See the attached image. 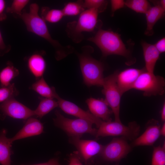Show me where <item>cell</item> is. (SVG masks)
Masks as SVG:
<instances>
[{"instance_id": "obj_36", "label": "cell", "mask_w": 165, "mask_h": 165, "mask_svg": "<svg viewBox=\"0 0 165 165\" xmlns=\"http://www.w3.org/2000/svg\"><path fill=\"white\" fill-rule=\"evenodd\" d=\"M30 165H61V164L59 163L57 159L53 158L46 163Z\"/></svg>"}, {"instance_id": "obj_17", "label": "cell", "mask_w": 165, "mask_h": 165, "mask_svg": "<svg viewBox=\"0 0 165 165\" xmlns=\"http://www.w3.org/2000/svg\"><path fill=\"white\" fill-rule=\"evenodd\" d=\"M145 63V69L148 72L154 73L156 64L159 59L160 53L154 45L143 41L141 42Z\"/></svg>"}, {"instance_id": "obj_1", "label": "cell", "mask_w": 165, "mask_h": 165, "mask_svg": "<svg viewBox=\"0 0 165 165\" xmlns=\"http://www.w3.org/2000/svg\"><path fill=\"white\" fill-rule=\"evenodd\" d=\"M39 9L37 3H32L30 5L28 12L24 11L18 16L25 24L28 31L43 38L52 46L55 50L56 58L58 61L61 60L72 53L74 48L70 45L63 46L52 37L46 22L39 15Z\"/></svg>"}, {"instance_id": "obj_2", "label": "cell", "mask_w": 165, "mask_h": 165, "mask_svg": "<svg viewBox=\"0 0 165 165\" xmlns=\"http://www.w3.org/2000/svg\"><path fill=\"white\" fill-rule=\"evenodd\" d=\"M82 51V53L77 55L84 83L89 87L102 86L104 79L102 63L90 56L94 51L91 46H84Z\"/></svg>"}, {"instance_id": "obj_13", "label": "cell", "mask_w": 165, "mask_h": 165, "mask_svg": "<svg viewBox=\"0 0 165 165\" xmlns=\"http://www.w3.org/2000/svg\"><path fill=\"white\" fill-rule=\"evenodd\" d=\"M130 68L125 69L119 72H117L116 82L122 94L132 89L134 84L140 75L145 70Z\"/></svg>"}, {"instance_id": "obj_23", "label": "cell", "mask_w": 165, "mask_h": 165, "mask_svg": "<svg viewBox=\"0 0 165 165\" xmlns=\"http://www.w3.org/2000/svg\"><path fill=\"white\" fill-rule=\"evenodd\" d=\"M19 74V70L11 63H8L0 72V83L1 86L6 87L9 86L11 81Z\"/></svg>"}, {"instance_id": "obj_40", "label": "cell", "mask_w": 165, "mask_h": 165, "mask_svg": "<svg viewBox=\"0 0 165 165\" xmlns=\"http://www.w3.org/2000/svg\"><path fill=\"white\" fill-rule=\"evenodd\" d=\"M116 165H119L117 164H116Z\"/></svg>"}, {"instance_id": "obj_16", "label": "cell", "mask_w": 165, "mask_h": 165, "mask_svg": "<svg viewBox=\"0 0 165 165\" xmlns=\"http://www.w3.org/2000/svg\"><path fill=\"white\" fill-rule=\"evenodd\" d=\"M43 131L42 124L38 119L31 117L27 119L23 128L10 140L13 143L17 140L39 135Z\"/></svg>"}, {"instance_id": "obj_25", "label": "cell", "mask_w": 165, "mask_h": 165, "mask_svg": "<svg viewBox=\"0 0 165 165\" xmlns=\"http://www.w3.org/2000/svg\"><path fill=\"white\" fill-rule=\"evenodd\" d=\"M125 5L137 13L145 14L151 7L146 0H128L125 1Z\"/></svg>"}, {"instance_id": "obj_10", "label": "cell", "mask_w": 165, "mask_h": 165, "mask_svg": "<svg viewBox=\"0 0 165 165\" xmlns=\"http://www.w3.org/2000/svg\"><path fill=\"white\" fill-rule=\"evenodd\" d=\"M69 142L77 149L81 160L87 165L94 156L100 153L103 147L95 141L81 139L80 137H71Z\"/></svg>"}, {"instance_id": "obj_37", "label": "cell", "mask_w": 165, "mask_h": 165, "mask_svg": "<svg viewBox=\"0 0 165 165\" xmlns=\"http://www.w3.org/2000/svg\"><path fill=\"white\" fill-rule=\"evenodd\" d=\"M161 119L162 121H164L165 120V104H163L161 110Z\"/></svg>"}, {"instance_id": "obj_12", "label": "cell", "mask_w": 165, "mask_h": 165, "mask_svg": "<svg viewBox=\"0 0 165 165\" xmlns=\"http://www.w3.org/2000/svg\"><path fill=\"white\" fill-rule=\"evenodd\" d=\"M56 99L58 107L65 113L76 117L78 118L88 121L95 124L98 128L103 121L93 115L90 112L86 111L75 104L61 98L58 96Z\"/></svg>"}, {"instance_id": "obj_29", "label": "cell", "mask_w": 165, "mask_h": 165, "mask_svg": "<svg viewBox=\"0 0 165 165\" xmlns=\"http://www.w3.org/2000/svg\"><path fill=\"white\" fill-rule=\"evenodd\" d=\"M108 1L104 0H85L82 1L83 8L97 9L99 13L104 11L106 9Z\"/></svg>"}, {"instance_id": "obj_9", "label": "cell", "mask_w": 165, "mask_h": 165, "mask_svg": "<svg viewBox=\"0 0 165 165\" xmlns=\"http://www.w3.org/2000/svg\"><path fill=\"white\" fill-rule=\"evenodd\" d=\"M131 149L124 138H114L109 143L103 146L100 154L105 161L117 162L126 156Z\"/></svg>"}, {"instance_id": "obj_21", "label": "cell", "mask_w": 165, "mask_h": 165, "mask_svg": "<svg viewBox=\"0 0 165 165\" xmlns=\"http://www.w3.org/2000/svg\"><path fill=\"white\" fill-rule=\"evenodd\" d=\"M30 88L44 98L56 99L59 96L55 88L50 86L43 76L34 83Z\"/></svg>"}, {"instance_id": "obj_28", "label": "cell", "mask_w": 165, "mask_h": 165, "mask_svg": "<svg viewBox=\"0 0 165 165\" xmlns=\"http://www.w3.org/2000/svg\"><path fill=\"white\" fill-rule=\"evenodd\" d=\"M18 94L14 83L6 87L0 88V102H3L10 98H14Z\"/></svg>"}, {"instance_id": "obj_33", "label": "cell", "mask_w": 165, "mask_h": 165, "mask_svg": "<svg viewBox=\"0 0 165 165\" xmlns=\"http://www.w3.org/2000/svg\"><path fill=\"white\" fill-rule=\"evenodd\" d=\"M68 165H82L77 152H75L70 155Z\"/></svg>"}, {"instance_id": "obj_6", "label": "cell", "mask_w": 165, "mask_h": 165, "mask_svg": "<svg viewBox=\"0 0 165 165\" xmlns=\"http://www.w3.org/2000/svg\"><path fill=\"white\" fill-rule=\"evenodd\" d=\"M97 130L95 137L122 136L125 139L131 140L136 139L140 131V127L136 122H130L128 126L121 123L103 121Z\"/></svg>"}, {"instance_id": "obj_19", "label": "cell", "mask_w": 165, "mask_h": 165, "mask_svg": "<svg viewBox=\"0 0 165 165\" xmlns=\"http://www.w3.org/2000/svg\"><path fill=\"white\" fill-rule=\"evenodd\" d=\"M165 9L157 5L151 7L145 13L147 22V28L145 34L147 35H152L153 34V28L156 22L164 15Z\"/></svg>"}, {"instance_id": "obj_38", "label": "cell", "mask_w": 165, "mask_h": 165, "mask_svg": "<svg viewBox=\"0 0 165 165\" xmlns=\"http://www.w3.org/2000/svg\"><path fill=\"white\" fill-rule=\"evenodd\" d=\"M160 135L165 136V123H163V125L160 129Z\"/></svg>"}, {"instance_id": "obj_35", "label": "cell", "mask_w": 165, "mask_h": 165, "mask_svg": "<svg viewBox=\"0 0 165 165\" xmlns=\"http://www.w3.org/2000/svg\"><path fill=\"white\" fill-rule=\"evenodd\" d=\"M6 7L5 2L4 0H0V21H3L6 19V15L4 13Z\"/></svg>"}, {"instance_id": "obj_5", "label": "cell", "mask_w": 165, "mask_h": 165, "mask_svg": "<svg viewBox=\"0 0 165 165\" xmlns=\"http://www.w3.org/2000/svg\"><path fill=\"white\" fill-rule=\"evenodd\" d=\"M56 116L53 119L55 125L71 137H80L85 133L96 134L97 130L93 128L92 123L87 120L78 118L70 119L65 117L59 111L55 112Z\"/></svg>"}, {"instance_id": "obj_30", "label": "cell", "mask_w": 165, "mask_h": 165, "mask_svg": "<svg viewBox=\"0 0 165 165\" xmlns=\"http://www.w3.org/2000/svg\"><path fill=\"white\" fill-rule=\"evenodd\" d=\"M29 2V0H14L10 6L7 8L6 11L19 16L22 13L23 9Z\"/></svg>"}, {"instance_id": "obj_31", "label": "cell", "mask_w": 165, "mask_h": 165, "mask_svg": "<svg viewBox=\"0 0 165 165\" xmlns=\"http://www.w3.org/2000/svg\"><path fill=\"white\" fill-rule=\"evenodd\" d=\"M110 2L112 16L116 10L123 8L125 6V1L123 0H111Z\"/></svg>"}, {"instance_id": "obj_18", "label": "cell", "mask_w": 165, "mask_h": 165, "mask_svg": "<svg viewBox=\"0 0 165 165\" xmlns=\"http://www.w3.org/2000/svg\"><path fill=\"white\" fill-rule=\"evenodd\" d=\"M28 68L36 79L43 76L46 67V61L43 55L40 53H35L28 58L27 62Z\"/></svg>"}, {"instance_id": "obj_3", "label": "cell", "mask_w": 165, "mask_h": 165, "mask_svg": "<svg viewBox=\"0 0 165 165\" xmlns=\"http://www.w3.org/2000/svg\"><path fill=\"white\" fill-rule=\"evenodd\" d=\"M87 39L98 46L104 57L116 55L127 57L130 55L120 35L112 31L99 28L94 36Z\"/></svg>"}, {"instance_id": "obj_22", "label": "cell", "mask_w": 165, "mask_h": 165, "mask_svg": "<svg viewBox=\"0 0 165 165\" xmlns=\"http://www.w3.org/2000/svg\"><path fill=\"white\" fill-rule=\"evenodd\" d=\"M38 106L35 110V116L40 118L48 114L54 108L58 107L57 101L53 99L40 98Z\"/></svg>"}, {"instance_id": "obj_24", "label": "cell", "mask_w": 165, "mask_h": 165, "mask_svg": "<svg viewBox=\"0 0 165 165\" xmlns=\"http://www.w3.org/2000/svg\"><path fill=\"white\" fill-rule=\"evenodd\" d=\"M41 15V17L45 22L52 23L59 22L64 16L62 10L50 9L47 7L42 8Z\"/></svg>"}, {"instance_id": "obj_14", "label": "cell", "mask_w": 165, "mask_h": 165, "mask_svg": "<svg viewBox=\"0 0 165 165\" xmlns=\"http://www.w3.org/2000/svg\"><path fill=\"white\" fill-rule=\"evenodd\" d=\"M160 125L155 120H151L144 133L135 139L132 143L133 146L152 145L159 138L160 135Z\"/></svg>"}, {"instance_id": "obj_11", "label": "cell", "mask_w": 165, "mask_h": 165, "mask_svg": "<svg viewBox=\"0 0 165 165\" xmlns=\"http://www.w3.org/2000/svg\"><path fill=\"white\" fill-rule=\"evenodd\" d=\"M3 115L17 119L26 120L35 116L34 110L16 100L10 98L0 104Z\"/></svg>"}, {"instance_id": "obj_15", "label": "cell", "mask_w": 165, "mask_h": 165, "mask_svg": "<svg viewBox=\"0 0 165 165\" xmlns=\"http://www.w3.org/2000/svg\"><path fill=\"white\" fill-rule=\"evenodd\" d=\"M86 102L90 113L94 116L103 121H112L111 116L112 112L109 108L104 99L90 97L86 99Z\"/></svg>"}, {"instance_id": "obj_20", "label": "cell", "mask_w": 165, "mask_h": 165, "mask_svg": "<svg viewBox=\"0 0 165 165\" xmlns=\"http://www.w3.org/2000/svg\"><path fill=\"white\" fill-rule=\"evenodd\" d=\"M7 131L2 130L0 133V163L2 165H11V156L13 143L6 136Z\"/></svg>"}, {"instance_id": "obj_32", "label": "cell", "mask_w": 165, "mask_h": 165, "mask_svg": "<svg viewBox=\"0 0 165 165\" xmlns=\"http://www.w3.org/2000/svg\"><path fill=\"white\" fill-rule=\"evenodd\" d=\"M11 48V47L10 46L5 44L0 30V56H2L8 52Z\"/></svg>"}, {"instance_id": "obj_34", "label": "cell", "mask_w": 165, "mask_h": 165, "mask_svg": "<svg viewBox=\"0 0 165 165\" xmlns=\"http://www.w3.org/2000/svg\"><path fill=\"white\" fill-rule=\"evenodd\" d=\"M160 54L165 51V38L163 37L158 40L154 45Z\"/></svg>"}, {"instance_id": "obj_4", "label": "cell", "mask_w": 165, "mask_h": 165, "mask_svg": "<svg viewBox=\"0 0 165 165\" xmlns=\"http://www.w3.org/2000/svg\"><path fill=\"white\" fill-rule=\"evenodd\" d=\"M98 11L95 9H88L80 14L77 21L68 24L66 31L68 36L76 43L83 39L82 33L93 31L97 25Z\"/></svg>"}, {"instance_id": "obj_26", "label": "cell", "mask_w": 165, "mask_h": 165, "mask_svg": "<svg viewBox=\"0 0 165 165\" xmlns=\"http://www.w3.org/2000/svg\"><path fill=\"white\" fill-rule=\"evenodd\" d=\"M85 10L82 5V1L70 2L65 4L62 11L64 16H75L80 14Z\"/></svg>"}, {"instance_id": "obj_7", "label": "cell", "mask_w": 165, "mask_h": 165, "mask_svg": "<svg viewBox=\"0 0 165 165\" xmlns=\"http://www.w3.org/2000/svg\"><path fill=\"white\" fill-rule=\"evenodd\" d=\"M133 89L143 91L145 96L162 95L165 93V79L145 69L138 77Z\"/></svg>"}, {"instance_id": "obj_39", "label": "cell", "mask_w": 165, "mask_h": 165, "mask_svg": "<svg viewBox=\"0 0 165 165\" xmlns=\"http://www.w3.org/2000/svg\"><path fill=\"white\" fill-rule=\"evenodd\" d=\"M161 6L163 8L165 9V0H162L160 1L159 5H158Z\"/></svg>"}, {"instance_id": "obj_27", "label": "cell", "mask_w": 165, "mask_h": 165, "mask_svg": "<svg viewBox=\"0 0 165 165\" xmlns=\"http://www.w3.org/2000/svg\"><path fill=\"white\" fill-rule=\"evenodd\" d=\"M151 165H165V144L154 147Z\"/></svg>"}, {"instance_id": "obj_8", "label": "cell", "mask_w": 165, "mask_h": 165, "mask_svg": "<svg viewBox=\"0 0 165 165\" xmlns=\"http://www.w3.org/2000/svg\"><path fill=\"white\" fill-rule=\"evenodd\" d=\"M117 72L104 78L102 90L104 99L113 114L116 122L121 123L120 118L121 98L122 95L116 83Z\"/></svg>"}]
</instances>
